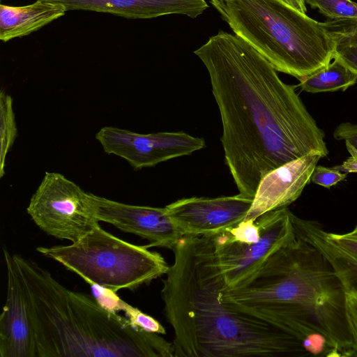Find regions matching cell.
Masks as SVG:
<instances>
[{"label":"cell","mask_w":357,"mask_h":357,"mask_svg":"<svg viewBox=\"0 0 357 357\" xmlns=\"http://www.w3.org/2000/svg\"><path fill=\"white\" fill-rule=\"evenodd\" d=\"M347 173L328 168L321 165H317L311 176L310 181L326 188L335 185L347 178Z\"/></svg>","instance_id":"23"},{"label":"cell","mask_w":357,"mask_h":357,"mask_svg":"<svg viewBox=\"0 0 357 357\" xmlns=\"http://www.w3.org/2000/svg\"><path fill=\"white\" fill-rule=\"evenodd\" d=\"M161 294L176 357L309 356L299 340L222 303L209 236H183Z\"/></svg>","instance_id":"2"},{"label":"cell","mask_w":357,"mask_h":357,"mask_svg":"<svg viewBox=\"0 0 357 357\" xmlns=\"http://www.w3.org/2000/svg\"><path fill=\"white\" fill-rule=\"evenodd\" d=\"M36 250L92 286L115 294L123 289L134 291L166 274L169 268L160 253L119 238L100 225L70 245Z\"/></svg>","instance_id":"6"},{"label":"cell","mask_w":357,"mask_h":357,"mask_svg":"<svg viewBox=\"0 0 357 357\" xmlns=\"http://www.w3.org/2000/svg\"><path fill=\"white\" fill-rule=\"evenodd\" d=\"M321 158L319 154L310 153L268 172L258 185L245 219L256 220L268 211L287 208L310 182Z\"/></svg>","instance_id":"13"},{"label":"cell","mask_w":357,"mask_h":357,"mask_svg":"<svg viewBox=\"0 0 357 357\" xmlns=\"http://www.w3.org/2000/svg\"><path fill=\"white\" fill-rule=\"evenodd\" d=\"M336 45L357 44V18L331 20L321 22Z\"/></svg>","instance_id":"21"},{"label":"cell","mask_w":357,"mask_h":357,"mask_svg":"<svg viewBox=\"0 0 357 357\" xmlns=\"http://www.w3.org/2000/svg\"><path fill=\"white\" fill-rule=\"evenodd\" d=\"M26 211L47 234L72 243L99 225L91 193L56 172L45 174Z\"/></svg>","instance_id":"7"},{"label":"cell","mask_w":357,"mask_h":357,"mask_svg":"<svg viewBox=\"0 0 357 357\" xmlns=\"http://www.w3.org/2000/svg\"><path fill=\"white\" fill-rule=\"evenodd\" d=\"M334 61L327 66L299 80L298 86L312 93L344 91L357 82V74L351 71L340 61Z\"/></svg>","instance_id":"17"},{"label":"cell","mask_w":357,"mask_h":357,"mask_svg":"<svg viewBox=\"0 0 357 357\" xmlns=\"http://www.w3.org/2000/svg\"><path fill=\"white\" fill-rule=\"evenodd\" d=\"M295 234L314 245L328 259L342 282L344 291L357 294V257L327 240L325 230L317 222L291 214Z\"/></svg>","instance_id":"16"},{"label":"cell","mask_w":357,"mask_h":357,"mask_svg":"<svg viewBox=\"0 0 357 357\" xmlns=\"http://www.w3.org/2000/svg\"><path fill=\"white\" fill-rule=\"evenodd\" d=\"M285 3L293 8L294 9L306 14L307 8L305 6V0H282Z\"/></svg>","instance_id":"28"},{"label":"cell","mask_w":357,"mask_h":357,"mask_svg":"<svg viewBox=\"0 0 357 357\" xmlns=\"http://www.w3.org/2000/svg\"><path fill=\"white\" fill-rule=\"evenodd\" d=\"M98 220L148 240L146 248L173 250L184 236L164 208L126 204L91 193Z\"/></svg>","instance_id":"11"},{"label":"cell","mask_w":357,"mask_h":357,"mask_svg":"<svg viewBox=\"0 0 357 357\" xmlns=\"http://www.w3.org/2000/svg\"><path fill=\"white\" fill-rule=\"evenodd\" d=\"M219 298L275 326L293 322L314 325L341 357L351 356L342 282L322 253L296 234L243 286L220 289Z\"/></svg>","instance_id":"3"},{"label":"cell","mask_w":357,"mask_h":357,"mask_svg":"<svg viewBox=\"0 0 357 357\" xmlns=\"http://www.w3.org/2000/svg\"><path fill=\"white\" fill-rule=\"evenodd\" d=\"M98 299L106 300L103 304L107 307L108 305L112 307L111 310H123L130 323L137 328L149 333L164 335L166 333L163 326L153 317L143 312L137 307H132L125 301L120 299L115 293L109 290L102 289L97 293Z\"/></svg>","instance_id":"18"},{"label":"cell","mask_w":357,"mask_h":357,"mask_svg":"<svg viewBox=\"0 0 357 357\" xmlns=\"http://www.w3.org/2000/svg\"><path fill=\"white\" fill-rule=\"evenodd\" d=\"M305 2L331 20L357 18V3L351 0H305Z\"/></svg>","instance_id":"20"},{"label":"cell","mask_w":357,"mask_h":357,"mask_svg":"<svg viewBox=\"0 0 357 357\" xmlns=\"http://www.w3.org/2000/svg\"><path fill=\"white\" fill-rule=\"evenodd\" d=\"M350 156L342 164L335 165L332 168L344 173L357 172V148L348 142H345Z\"/></svg>","instance_id":"27"},{"label":"cell","mask_w":357,"mask_h":357,"mask_svg":"<svg viewBox=\"0 0 357 357\" xmlns=\"http://www.w3.org/2000/svg\"><path fill=\"white\" fill-rule=\"evenodd\" d=\"M61 5L37 0L24 6L0 5V40L7 42L27 36L63 16Z\"/></svg>","instance_id":"15"},{"label":"cell","mask_w":357,"mask_h":357,"mask_svg":"<svg viewBox=\"0 0 357 357\" xmlns=\"http://www.w3.org/2000/svg\"><path fill=\"white\" fill-rule=\"evenodd\" d=\"M221 116L225 163L239 195L253 199L268 172L310 153H329L325 133L295 91L252 46L220 31L194 52Z\"/></svg>","instance_id":"1"},{"label":"cell","mask_w":357,"mask_h":357,"mask_svg":"<svg viewBox=\"0 0 357 357\" xmlns=\"http://www.w3.org/2000/svg\"><path fill=\"white\" fill-rule=\"evenodd\" d=\"M291 214L284 208L259 216L257 221L261 236L255 243L232 239L224 232L209 236L213 262L222 280V290L243 286L272 253L294 236Z\"/></svg>","instance_id":"8"},{"label":"cell","mask_w":357,"mask_h":357,"mask_svg":"<svg viewBox=\"0 0 357 357\" xmlns=\"http://www.w3.org/2000/svg\"><path fill=\"white\" fill-rule=\"evenodd\" d=\"M66 11L83 10L131 19H149L179 14L195 18L208 8L205 0H43Z\"/></svg>","instance_id":"14"},{"label":"cell","mask_w":357,"mask_h":357,"mask_svg":"<svg viewBox=\"0 0 357 357\" xmlns=\"http://www.w3.org/2000/svg\"><path fill=\"white\" fill-rule=\"evenodd\" d=\"M325 236L328 241L337 248L357 257V235L351 232L335 234L325 231Z\"/></svg>","instance_id":"24"},{"label":"cell","mask_w":357,"mask_h":357,"mask_svg":"<svg viewBox=\"0 0 357 357\" xmlns=\"http://www.w3.org/2000/svg\"><path fill=\"white\" fill-rule=\"evenodd\" d=\"M333 59H338L357 74V44L336 45Z\"/></svg>","instance_id":"25"},{"label":"cell","mask_w":357,"mask_h":357,"mask_svg":"<svg viewBox=\"0 0 357 357\" xmlns=\"http://www.w3.org/2000/svg\"><path fill=\"white\" fill-rule=\"evenodd\" d=\"M96 139L105 153L122 158L135 169L188 155L206 146L203 138L182 131L139 134L113 126L102 128Z\"/></svg>","instance_id":"9"},{"label":"cell","mask_w":357,"mask_h":357,"mask_svg":"<svg viewBox=\"0 0 357 357\" xmlns=\"http://www.w3.org/2000/svg\"><path fill=\"white\" fill-rule=\"evenodd\" d=\"M234 33L278 72L297 79L333 59L336 43L321 22L282 0H209Z\"/></svg>","instance_id":"5"},{"label":"cell","mask_w":357,"mask_h":357,"mask_svg":"<svg viewBox=\"0 0 357 357\" xmlns=\"http://www.w3.org/2000/svg\"><path fill=\"white\" fill-rule=\"evenodd\" d=\"M0 177L5 174L4 167L8 152L12 147L17 134L13 108V98L1 90L0 93Z\"/></svg>","instance_id":"19"},{"label":"cell","mask_w":357,"mask_h":357,"mask_svg":"<svg viewBox=\"0 0 357 357\" xmlns=\"http://www.w3.org/2000/svg\"><path fill=\"white\" fill-rule=\"evenodd\" d=\"M35 331L36 357H173V343L142 331L92 295L70 290L17 254Z\"/></svg>","instance_id":"4"},{"label":"cell","mask_w":357,"mask_h":357,"mask_svg":"<svg viewBox=\"0 0 357 357\" xmlns=\"http://www.w3.org/2000/svg\"><path fill=\"white\" fill-rule=\"evenodd\" d=\"M345 314L352 342L351 357H357V294L345 292Z\"/></svg>","instance_id":"22"},{"label":"cell","mask_w":357,"mask_h":357,"mask_svg":"<svg viewBox=\"0 0 357 357\" xmlns=\"http://www.w3.org/2000/svg\"><path fill=\"white\" fill-rule=\"evenodd\" d=\"M253 199L239 194L215 198H183L165 206L184 236H213L245 219Z\"/></svg>","instance_id":"10"},{"label":"cell","mask_w":357,"mask_h":357,"mask_svg":"<svg viewBox=\"0 0 357 357\" xmlns=\"http://www.w3.org/2000/svg\"><path fill=\"white\" fill-rule=\"evenodd\" d=\"M333 135L335 139L344 140L357 148V123H342L335 128Z\"/></svg>","instance_id":"26"},{"label":"cell","mask_w":357,"mask_h":357,"mask_svg":"<svg viewBox=\"0 0 357 357\" xmlns=\"http://www.w3.org/2000/svg\"><path fill=\"white\" fill-rule=\"evenodd\" d=\"M351 234L357 235V225L354 227V229L351 231Z\"/></svg>","instance_id":"29"},{"label":"cell","mask_w":357,"mask_h":357,"mask_svg":"<svg viewBox=\"0 0 357 357\" xmlns=\"http://www.w3.org/2000/svg\"><path fill=\"white\" fill-rule=\"evenodd\" d=\"M3 253L7 271V295L0 316V356L36 357L28 295L13 255L6 247Z\"/></svg>","instance_id":"12"}]
</instances>
